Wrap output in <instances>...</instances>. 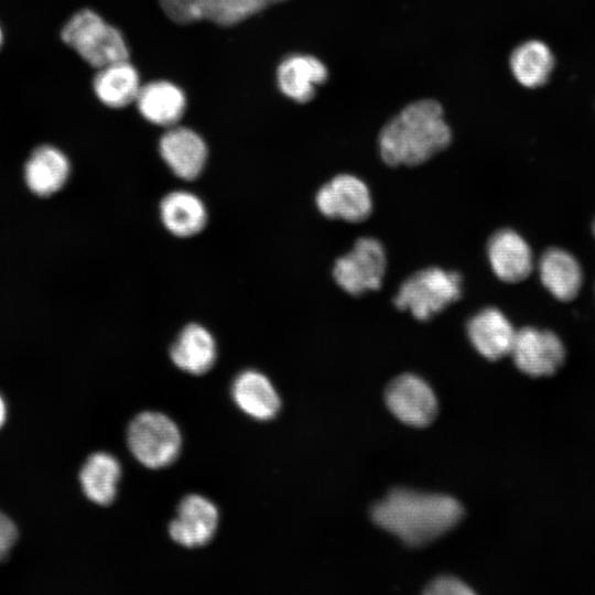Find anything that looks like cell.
Returning <instances> with one entry per match:
<instances>
[{
	"label": "cell",
	"instance_id": "e0dca14e",
	"mask_svg": "<svg viewBox=\"0 0 595 595\" xmlns=\"http://www.w3.org/2000/svg\"><path fill=\"white\" fill-rule=\"evenodd\" d=\"M170 358L181 370L202 376L207 374L217 359V346L213 335L199 324L185 326L170 347Z\"/></svg>",
	"mask_w": 595,
	"mask_h": 595
},
{
	"label": "cell",
	"instance_id": "5bb4252c",
	"mask_svg": "<svg viewBox=\"0 0 595 595\" xmlns=\"http://www.w3.org/2000/svg\"><path fill=\"white\" fill-rule=\"evenodd\" d=\"M517 331L496 307H485L467 323V335L474 348L488 360L510 355Z\"/></svg>",
	"mask_w": 595,
	"mask_h": 595
},
{
	"label": "cell",
	"instance_id": "30bf717a",
	"mask_svg": "<svg viewBox=\"0 0 595 595\" xmlns=\"http://www.w3.org/2000/svg\"><path fill=\"white\" fill-rule=\"evenodd\" d=\"M315 204L325 217L350 223L365 220L372 209L368 186L351 174H338L325 183L316 193Z\"/></svg>",
	"mask_w": 595,
	"mask_h": 595
},
{
	"label": "cell",
	"instance_id": "4316f807",
	"mask_svg": "<svg viewBox=\"0 0 595 595\" xmlns=\"http://www.w3.org/2000/svg\"><path fill=\"white\" fill-rule=\"evenodd\" d=\"M7 419V405L6 401L0 394V429L3 426Z\"/></svg>",
	"mask_w": 595,
	"mask_h": 595
},
{
	"label": "cell",
	"instance_id": "44dd1931",
	"mask_svg": "<svg viewBox=\"0 0 595 595\" xmlns=\"http://www.w3.org/2000/svg\"><path fill=\"white\" fill-rule=\"evenodd\" d=\"M71 171L67 156L53 145L36 148L24 167L29 188L39 196H48L60 191Z\"/></svg>",
	"mask_w": 595,
	"mask_h": 595
},
{
	"label": "cell",
	"instance_id": "cb8c5ba5",
	"mask_svg": "<svg viewBox=\"0 0 595 595\" xmlns=\"http://www.w3.org/2000/svg\"><path fill=\"white\" fill-rule=\"evenodd\" d=\"M509 66L516 80L532 89L548 82L554 67V57L544 42L528 40L512 51Z\"/></svg>",
	"mask_w": 595,
	"mask_h": 595
},
{
	"label": "cell",
	"instance_id": "9a60e30c",
	"mask_svg": "<svg viewBox=\"0 0 595 595\" xmlns=\"http://www.w3.org/2000/svg\"><path fill=\"white\" fill-rule=\"evenodd\" d=\"M328 77L326 65L310 54H292L283 58L277 68L280 91L296 102L310 101L317 87Z\"/></svg>",
	"mask_w": 595,
	"mask_h": 595
},
{
	"label": "cell",
	"instance_id": "5b68a950",
	"mask_svg": "<svg viewBox=\"0 0 595 595\" xmlns=\"http://www.w3.org/2000/svg\"><path fill=\"white\" fill-rule=\"evenodd\" d=\"M462 295V277L439 267L416 271L402 282L394 305L419 321H428Z\"/></svg>",
	"mask_w": 595,
	"mask_h": 595
},
{
	"label": "cell",
	"instance_id": "7402d4cb",
	"mask_svg": "<svg viewBox=\"0 0 595 595\" xmlns=\"http://www.w3.org/2000/svg\"><path fill=\"white\" fill-rule=\"evenodd\" d=\"M97 98L107 107L122 108L136 98L141 88L136 67L127 60L98 68L93 80Z\"/></svg>",
	"mask_w": 595,
	"mask_h": 595
},
{
	"label": "cell",
	"instance_id": "7a4b0ae2",
	"mask_svg": "<svg viewBox=\"0 0 595 595\" xmlns=\"http://www.w3.org/2000/svg\"><path fill=\"white\" fill-rule=\"evenodd\" d=\"M451 140L442 106L421 99L407 105L382 127L378 148L387 164L413 166L443 151Z\"/></svg>",
	"mask_w": 595,
	"mask_h": 595
},
{
	"label": "cell",
	"instance_id": "ba28073f",
	"mask_svg": "<svg viewBox=\"0 0 595 595\" xmlns=\"http://www.w3.org/2000/svg\"><path fill=\"white\" fill-rule=\"evenodd\" d=\"M510 355L521 372L539 378L558 371L565 359V347L552 331L526 326L517 331Z\"/></svg>",
	"mask_w": 595,
	"mask_h": 595
},
{
	"label": "cell",
	"instance_id": "52a82bcc",
	"mask_svg": "<svg viewBox=\"0 0 595 595\" xmlns=\"http://www.w3.org/2000/svg\"><path fill=\"white\" fill-rule=\"evenodd\" d=\"M164 13L174 22L188 24L210 21L230 26L285 0H159Z\"/></svg>",
	"mask_w": 595,
	"mask_h": 595
},
{
	"label": "cell",
	"instance_id": "3957f363",
	"mask_svg": "<svg viewBox=\"0 0 595 595\" xmlns=\"http://www.w3.org/2000/svg\"><path fill=\"white\" fill-rule=\"evenodd\" d=\"M61 37L85 62L96 68L127 60L129 56L122 33L89 9L74 13L64 24Z\"/></svg>",
	"mask_w": 595,
	"mask_h": 595
},
{
	"label": "cell",
	"instance_id": "9c48e42d",
	"mask_svg": "<svg viewBox=\"0 0 595 595\" xmlns=\"http://www.w3.org/2000/svg\"><path fill=\"white\" fill-rule=\"evenodd\" d=\"M219 511L216 505L198 494L183 497L167 526L171 540L186 549L206 547L216 536Z\"/></svg>",
	"mask_w": 595,
	"mask_h": 595
},
{
	"label": "cell",
	"instance_id": "8992f818",
	"mask_svg": "<svg viewBox=\"0 0 595 595\" xmlns=\"http://www.w3.org/2000/svg\"><path fill=\"white\" fill-rule=\"evenodd\" d=\"M386 271V252L381 242L371 237L358 239L333 267L336 283L351 295L380 288Z\"/></svg>",
	"mask_w": 595,
	"mask_h": 595
},
{
	"label": "cell",
	"instance_id": "d6986e66",
	"mask_svg": "<svg viewBox=\"0 0 595 595\" xmlns=\"http://www.w3.org/2000/svg\"><path fill=\"white\" fill-rule=\"evenodd\" d=\"M136 102L145 120L167 128L178 122L186 108L184 91L167 80H153L141 86Z\"/></svg>",
	"mask_w": 595,
	"mask_h": 595
},
{
	"label": "cell",
	"instance_id": "d4e9b609",
	"mask_svg": "<svg viewBox=\"0 0 595 595\" xmlns=\"http://www.w3.org/2000/svg\"><path fill=\"white\" fill-rule=\"evenodd\" d=\"M424 593L429 595H469L474 594V591L456 577L441 576L432 581Z\"/></svg>",
	"mask_w": 595,
	"mask_h": 595
},
{
	"label": "cell",
	"instance_id": "4fadbf2b",
	"mask_svg": "<svg viewBox=\"0 0 595 595\" xmlns=\"http://www.w3.org/2000/svg\"><path fill=\"white\" fill-rule=\"evenodd\" d=\"M487 256L493 272L505 282L522 281L533 269V253L529 244L512 229H500L491 235Z\"/></svg>",
	"mask_w": 595,
	"mask_h": 595
},
{
	"label": "cell",
	"instance_id": "83f0119b",
	"mask_svg": "<svg viewBox=\"0 0 595 595\" xmlns=\"http://www.w3.org/2000/svg\"><path fill=\"white\" fill-rule=\"evenodd\" d=\"M2 41H3V34H2V30H1V28H0V46H1V44H2Z\"/></svg>",
	"mask_w": 595,
	"mask_h": 595
},
{
	"label": "cell",
	"instance_id": "6da1fadb",
	"mask_svg": "<svg viewBox=\"0 0 595 595\" xmlns=\"http://www.w3.org/2000/svg\"><path fill=\"white\" fill-rule=\"evenodd\" d=\"M462 515V505L451 496L409 489L392 490L371 510L379 527L411 547L435 540L453 528Z\"/></svg>",
	"mask_w": 595,
	"mask_h": 595
},
{
	"label": "cell",
	"instance_id": "2e32d148",
	"mask_svg": "<svg viewBox=\"0 0 595 595\" xmlns=\"http://www.w3.org/2000/svg\"><path fill=\"white\" fill-rule=\"evenodd\" d=\"M230 394L245 414L258 421L275 418L281 408V399L269 378L253 369L235 377Z\"/></svg>",
	"mask_w": 595,
	"mask_h": 595
},
{
	"label": "cell",
	"instance_id": "f1b7e54d",
	"mask_svg": "<svg viewBox=\"0 0 595 595\" xmlns=\"http://www.w3.org/2000/svg\"><path fill=\"white\" fill-rule=\"evenodd\" d=\"M593 234H594V237H595V221L593 224Z\"/></svg>",
	"mask_w": 595,
	"mask_h": 595
},
{
	"label": "cell",
	"instance_id": "484cf974",
	"mask_svg": "<svg viewBox=\"0 0 595 595\" xmlns=\"http://www.w3.org/2000/svg\"><path fill=\"white\" fill-rule=\"evenodd\" d=\"M18 539L14 522L0 511V562L7 559Z\"/></svg>",
	"mask_w": 595,
	"mask_h": 595
},
{
	"label": "cell",
	"instance_id": "ffe728a7",
	"mask_svg": "<svg viewBox=\"0 0 595 595\" xmlns=\"http://www.w3.org/2000/svg\"><path fill=\"white\" fill-rule=\"evenodd\" d=\"M542 285L559 301L574 299L582 286L583 273L577 259L561 248H549L538 262Z\"/></svg>",
	"mask_w": 595,
	"mask_h": 595
},
{
	"label": "cell",
	"instance_id": "ac0fdd59",
	"mask_svg": "<svg viewBox=\"0 0 595 595\" xmlns=\"http://www.w3.org/2000/svg\"><path fill=\"white\" fill-rule=\"evenodd\" d=\"M121 474V465L116 456L96 452L82 465L78 480L83 494L89 501L100 507H109L117 498Z\"/></svg>",
	"mask_w": 595,
	"mask_h": 595
},
{
	"label": "cell",
	"instance_id": "7c38bea8",
	"mask_svg": "<svg viewBox=\"0 0 595 595\" xmlns=\"http://www.w3.org/2000/svg\"><path fill=\"white\" fill-rule=\"evenodd\" d=\"M161 158L180 178L194 180L207 160V145L203 138L187 127L172 126L159 142Z\"/></svg>",
	"mask_w": 595,
	"mask_h": 595
},
{
	"label": "cell",
	"instance_id": "603a6c76",
	"mask_svg": "<svg viewBox=\"0 0 595 595\" xmlns=\"http://www.w3.org/2000/svg\"><path fill=\"white\" fill-rule=\"evenodd\" d=\"M160 215L166 229L178 237L196 235L207 223L204 203L186 191H174L165 195L160 204Z\"/></svg>",
	"mask_w": 595,
	"mask_h": 595
},
{
	"label": "cell",
	"instance_id": "8fae6325",
	"mask_svg": "<svg viewBox=\"0 0 595 595\" xmlns=\"http://www.w3.org/2000/svg\"><path fill=\"white\" fill-rule=\"evenodd\" d=\"M386 403L397 419L415 428L430 424L437 412V400L432 388L413 374L401 375L389 383Z\"/></svg>",
	"mask_w": 595,
	"mask_h": 595
},
{
	"label": "cell",
	"instance_id": "277c9868",
	"mask_svg": "<svg viewBox=\"0 0 595 595\" xmlns=\"http://www.w3.org/2000/svg\"><path fill=\"white\" fill-rule=\"evenodd\" d=\"M126 440L132 456L150 469L172 465L182 450V434L177 424L159 411L136 414L127 426Z\"/></svg>",
	"mask_w": 595,
	"mask_h": 595
}]
</instances>
